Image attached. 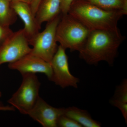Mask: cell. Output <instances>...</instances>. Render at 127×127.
I'll return each mask as SVG.
<instances>
[{
  "label": "cell",
  "mask_w": 127,
  "mask_h": 127,
  "mask_svg": "<svg viewBox=\"0 0 127 127\" xmlns=\"http://www.w3.org/2000/svg\"><path fill=\"white\" fill-rule=\"evenodd\" d=\"M13 32L10 27H4L0 24V46Z\"/></svg>",
  "instance_id": "17"
},
{
  "label": "cell",
  "mask_w": 127,
  "mask_h": 127,
  "mask_svg": "<svg viewBox=\"0 0 127 127\" xmlns=\"http://www.w3.org/2000/svg\"><path fill=\"white\" fill-rule=\"evenodd\" d=\"M125 38L118 28L91 31L78 52L79 57L89 65H97L104 61L113 66Z\"/></svg>",
  "instance_id": "1"
},
{
  "label": "cell",
  "mask_w": 127,
  "mask_h": 127,
  "mask_svg": "<svg viewBox=\"0 0 127 127\" xmlns=\"http://www.w3.org/2000/svg\"><path fill=\"white\" fill-rule=\"evenodd\" d=\"M8 67L12 70L18 71L22 75L41 73L45 74L50 81L52 77L51 63L30 53L16 61L9 63Z\"/></svg>",
  "instance_id": "8"
},
{
  "label": "cell",
  "mask_w": 127,
  "mask_h": 127,
  "mask_svg": "<svg viewBox=\"0 0 127 127\" xmlns=\"http://www.w3.org/2000/svg\"><path fill=\"white\" fill-rule=\"evenodd\" d=\"M91 31L85 25L70 14H62L57 28V41L65 50L68 49L71 52H79Z\"/></svg>",
  "instance_id": "3"
},
{
  "label": "cell",
  "mask_w": 127,
  "mask_h": 127,
  "mask_svg": "<svg viewBox=\"0 0 127 127\" xmlns=\"http://www.w3.org/2000/svg\"><path fill=\"white\" fill-rule=\"evenodd\" d=\"M15 108L12 106H5L0 103V111H14Z\"/></svg>",
  "instance_id": "20"
},
{
  "label": "cell",
  "mask_w": 127,
  "mask_h": 127,
  "mask_svg": "<svg viewBox=\"0 0 127 127\" xmlns=\"http://www.w3.org/2000/svg\"><path fill=\"white\" fill-rule=\"evenodd\" d=\"M64 108H57L51 106L39 97L27 115L44 127H57L58 120L63 115Z\"/></svg>",
  "instance_id": "9"
},
{
  "label": "cell",
  "mask_w": 127,
  "mask_h": 127,
  "mask_svg": "<svg viewBox=\"0 0 127 127\" xmlns=\"http://www.w3.org/2000/svg\"><path fill=\"white\" fill-rule=\"evenodd\" d=\"M11 5L25 25L23 28L28 40L33 37L41 29L32 13L30 5L25 2L11 1Z\"/></svg>",
  "instance_id": "10"
},
{
  "label": "cell",
  "mask_w": 127,
  "mask_h": 127,
  "mask_svg": "<svg viewBox=\"0 0 127 127\" xmlns=\"http://www.w3.org/2000/svg\"><path fill=\"white\" fill-rule=\"evenodd\" d=\"M74 0H62L61 12L62 15L68 14L71 4Z\"/></svg>",
  "instance_id": "18"
},
{
  "label": "cell",
  "mask_w": 127,
  "mask_h": 127,
  "mask_svg": "<svg viewBox=\"0 0 127 127\" xmlns=\"http://www.w3.org/2000/svg\"><path fill=\"white\" fill-rule=\"evenodd\" d=\"M112 106L117 108L122 113L127 123V80L124 79L116 87L114 94L109 101Z\"/></svg>",
  "instance_id": "13"
},
{
  "label": "cell",
  "mask_w": 127,
  "mask_h": 127,
  "mask_svg": "<svg viewBox=\"0 0 127 127\" xmlns=\"http://www.w3.org/2000/svg\"><path fill=\"white\" fill-rule=\"evenodd\" d=\"M66 50L60 45L51 63L52 75L51 81L63 88L72 87L77 88L79 79L71 73Z\"/></svg>",
  "instance_id": "7"
},
{
  "label": "cell",
  "mask_w": 127,
  "mask_h": 127,
  "mask_svg": "<svg viewBox=\"0 0 127 127\" xmlns=\"http://www.w3.org/2000/svg\"><path fill=\"white\" fill-rule=\"evenodd\" d=\"M68 14L72 16L91 31L117 29L123 12L108 10L82 0H74Z\"/></svg>",
  "instance_id": "2"
},
{
  "label": "cell",
  "mask_w": 127,
  "mask_h": 127,
  "mask_svg": "<svg viewBox=\"0 0 127 127\" xmlns=\"http://www.w3.org/2000/svg\"><path fill=\"white\" fill-rule=\"evenodd\" d=\"M22 76L20 86L8 102L21 113L27 115L40 97V83L34 73H26Z\"/></svg>",
  "instance_id": "5"
},
{
  "label": "cell",
  "mask_w": 127,
  "mask_h": 127,
  "mask_svg": "<svg viewBox=\"0 0 127 127\" xmlns=\"http://www.w3.org/2000/svg\"><path fill=\"white\" fill-rule=\"evenodd\" d=\"M62 14L47 22L44 30L39 32L29 40L32 46L31 54L40 58L50 63L58 49L56 31Z\"/></svg>",
  "instance_id": "4"
},
{
  "label": "cell",
  "mask_w": 127,
  "mask_h": 127,
  "mask_svg": "<svg viewBox=\"0 0 127 127\" xmlns=\"http://www.w3.org/2000/svg\"><path fill=\"white\" fill-rule=\"evenodd\" d=\"M108 10L123 12L127 14V0H82Z\"/></svg>",
  "instance_id": "15"
},
{
  "label": "cell",
  "mask_w": 127,
  "mask_h": 127,
  "mask_svg": "<svg viewBox=\"0 0 127 127\" xmlns=\"http://www.w3.org/2000/svg\"><path fill=\"white\" fill-rule=\"evenodd\" d=\"M30 45L23 29L13 32L0 46V66L16 61L30 53Z\"/></svg>",
  "instance_id": "6"
},
{
  "label": "cell",
  "mask_w": 127,
  "mask_h": 127,
  "mask_svg": "<svg viewBox=\"0 0 127 127\" xmlns=\"http://www.w3.org/2000/svg\"><path fill=\"white\" fill-rule=\"evenodd\" d=\"M57 126L60 127H82L75 120L64 114L59 117L57 123Z\"/></svg>",
  "instance_id": "16"
},
{
  "label": "cell",
  "mask_w": 127,
  "mask_h": 127,
  "mask_svg": "<svg viewBox=\"0 0 127 127\" xmlns=\"http://www.w3.org/2000/svg\"><path fill=\"white\" fill-rule=\"evenodd\" d=\"M17 15L11 5V0H0V24L10 27L16 21Z\"/></svg>",
  "instance_id": "14"
},
{
  "label": "cell",
  "mask_w": 127,
  "mask_h": 127,
  "mask_svg": "<svg viewBox=\"0 0 127 127\" xmlns=\"http://www.w3.org/2000/svg\"><path fill=\"white\" fill-rule=\"evenodd\" d=\"M64 115L72 119L82 127H100L101 125V123L93 119L86 110L76 107L64 108Z\"/></svg>",
  "instance_id": "12"
},
{
  "label": "cell",
  "mask_w": 127,
  "mask_h": 127,
  "mask_svg": "<svg viewBox=\"0 0 127 127\" xmlns=\"http://www.w3.org/2000/svg\"><path fill=\"white\" fill-rule=\"evenodd\" d=\"M41 0H33L32 2L30 4V6L32 11L35 16Z\"/></svg>",
  "instance_id": "19"
},
{
  "label": "cell",
  "mask_w": 127,
  "mask_h": 127,
  "mask_svg": "<svg viewBox=\"0 0 127 127\" xmlns=\"http://www.w3.org/2000/svg\"><path fill=\"white\" fill-rule=\"evenodd\" d=\"M62 0H42L35 14L37 22L41 27L44 22L52 20L61 14Z\"/></svg>",
  "instance_id": "11"
},
{
  "label": "cell",
  "mask_w": 127,
  "mask_h": 127,
  "mask_svg": "<svg viewBox=\"0 0 127 127\" xmlns=\"http://www.w3.org/2000/svg\"><path fill=\"white\" fill-rule=\"evenodd\" d=\"M1 92H0V97H1Z\"/></svg>",
  "instance_id": "22"
},
{
  "label": "cell",
  "mask_w": 127,
  "mask_h": 127,
  "mask_svg": "<svg viewBox=\"0 0 127 127\" xmlns=\"http://www.w3.org/2000/svg\"><path fill=\"white\" fill-rule=\"evenodd\" d=\"M11 1L25 2V3H27V4H29L30 5V4L32 2L33 0H11Z\"/></svg>",
  "instance_id": "21"
}]
</instances>
